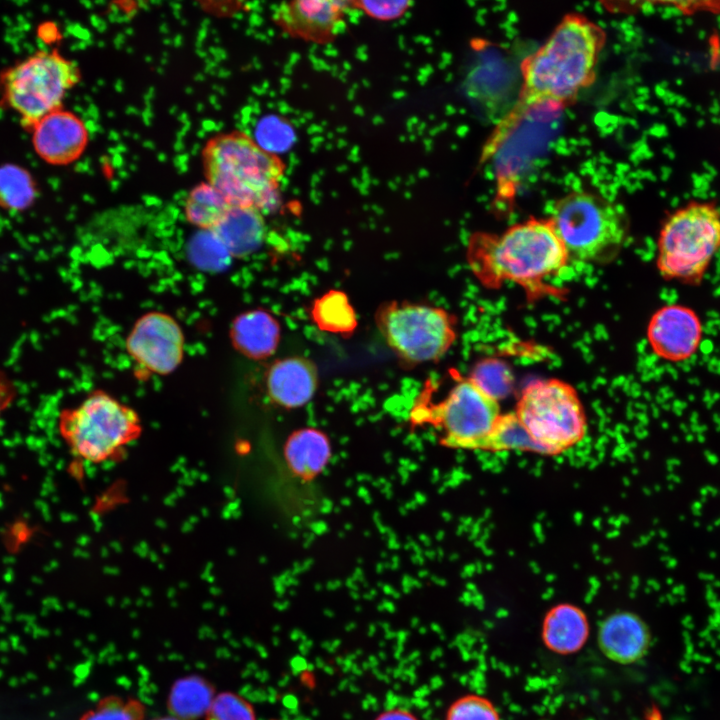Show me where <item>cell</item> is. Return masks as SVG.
<instances>
[{
  "mask_svg": "<svg viewBox=\"0 0 720 720\" xmlns=\"http://www.w3.org/2000/svg\"><path fill=\"white\" fill-rule=\"evenodd\" d=\"M207 182L231 207H254L262 213L278 202L284 165L242 132L210 139L202 152Z\"/></svg>",
  "mask_w": 720,
  "mask_h": 720,
  "instance_id": "3957f363",
  "label": "cell"
},
{
  "mask_svg": "<svg viewBox=\"0 0 720 720\" xmlns=\"http://www.w3.org/2000/svg\"><path fill=\"white\" fill-rule=\"evenodd\" d=\"M368 16L378 20H393L401 17L410 6L408 1H359L354 3Z\"/></svg>",
  "mask_w": 720,
  "mask_h": 720,
  "instance_id": "f546056e",
  "label": "cell"
},
{
  "mask_svg": "<svg viewBox=\"0 0 720 720\" xmlns=\"http://www.w3.org/2000/svg\"><path fill=\"white\" fill-rule=\"evenodd\" d=\"M318 385L316 366L299 356L275 361L266 373V390L275 404L284 408H298L314 396Z\"/></svg>",
  "mask_w": 720,
  "mask_h": 720,
  "instance_id": "2e32d148",
  "label": "cell"
},
{
  "mask_svg": "<svg viewBox=\"0 0 720 720\" xmlns=\"http://www.w3.org/2000/svg\"><path fill=\"white\" fill-rule=\"evenodd\" d=\"M467 258L472 272L488 288L514 282L529 292L557 275L570 259L549 219L530 218L501 234L472 236Z\"/></svg>",
  "mask_w": 720,
  "mask_h": 720,
  "instance_id": "7a4b0ae2",
  "label": "cell"
},
{
  "mask_svg": "<svg viewBox=\"0 0 720 720\" xmlns=\"http://www.w3.org/2000/svg\"><path fill=\"white\" fill-rule=\"evenodd\" d=\"M605 30L579 13L565 15L546 41L520 65L522 84L512 110L497 125L488 145L493 152L529 112L573 103L596 78Z\"/></svg>",
  "mask_w": 720,
  "mask_h": 720,
  "instance_id": "6da1fadb",
  "label": "cell"
},
{
  "mask_svg": "<svg viewBox=\"0 0 720 720\" xmlns=\"http://www.w3.org/2000/svg\"><path fill=\"white\" fill-rule=\"evenodd\" d=\"M515 414L539 453H560L586 433V416L578 393L561 379L529 383L521 392Z\"/></svg>",
  "mask_w": 720,
  "mask_h": 720,
  "instance_id": "8992f818",
  "label": "cell"
},
{
  "mask_svg": "<svg viewBox=\"0 0 720 720\" xmlns=\"http://www.w3.org/2000/svg\"><path fill=\"white\" fill-rule=\"evenodd\" d=\"M312 318L318 327L334 333H349L357 325L355 312L347 296L331 290L315 300Z\"/></svg>",
  "mask_w": 720,
  "mask_h": 720,
  "instance_id": "7402d4cb",
  "label": "cell"
},
{
  "mask_svg": "<svg viewBox=\"0 0 720 720\" xmlns=\"http://www.w3.org/2000/svg\"><path fill=\"white\" fill-rule=\"evenodd\" d=\"M468 378L498 402L509 395L513 386L510 368L503 361L497 359L480 361Z\"/></svg>",
  "mask_w": 720,
  "mask_h": 720,
  "instance_id": "cb8c5ba5",
  "label": "cell"
},
{
  "mask_svg": "<svg viewBox=\"0 0 720 720\" xmlns=\"http://www.w3.org/2000/svg\"><path fill=\"white\" fill-rule=\"evenodd\" d=\"M284 457L296 476L311 479L324 469L329 460V440L323 432L313 428L298 430L286 441Z\"/></svg>",
  "mask_w": 720,
  "mask_h": 720,
  "instance_id": "ffe728a7",
  "label": "cell"
},
{
  "mask_svg": "<svg viewBox=\"0 0 720 720\" xmlns=\"http://www.w3.org/2000/svg\"><path fill=\"white\" fill-rule=\"evenodd\" d=\"M720 248V212L691 203L665 221L658 239L657 268L666 278L697 280Z\"/></svg>",
  "mask_w": 720,
  "mask_h": 720,
  "instance_id": "ba28073f",
  "label": "cell"
},
{
  "mask_svg": "<svg viewBox=\"0 0 720 720\" xmlns=\"http://www.w3.org/2000/svg\"><path fill=\"white\" fill-rule=\"evenodd\" d=\"M36 196L35 184L29 173L16 166L0 168V207L20 212L29 208Z\"/></svg>",
  "mask_w": 720,
  "mask_h": 720,
  "instance_id": "603a6c76",
  "label": "cell"
},
{
  "mask_svg": "<svg viewBox=\"0 0 720 720\" xmlns=\"http://www.w3.org/2000/svg\"><path fill=\"white\" fill-rule=\"evenodd\" d=\"M487 449L525 450L539 453L537 445L515 412L501 414L490 436Z\"/></svg>",
  "mask_w": 720,
  "mask_h": 720,
  "instance_id": "d4e9b609",
  "label": "cell"
},
{
  "mask_svg": "<svg viewBox=\"0 0 720 720\" xmlns=\"http://www.w3.org/2000/svg\"><path fill=\"white\" fill-rule=\"evenodd\" d=\"M82 720H132V716L124 706L113 704L90 712Z\"/></svg>",
  "mask_w": 720,
  "mask_h": 720,
  "instance_id": "4dcf8cb0",
  "label": "cell"
},
{
  "mask_svg": "<svg viewBox=\"0 0 720 720\" xmlns=\"http://www.w3.org/2000/svg\"><path fill=\"white\" fill-rule=\"evenodd\" d=\"M702 327L696 313L681 305H668L656 311L647 328L653 352L668 361L689 358L697 349Z\"/></svg>",
  "mask_w": 720,
  "mask_h": 720,
  "instance_id": "7c38bea8",
  "label": "cell"
},
{
  "mask_svg": "<svg viewBox=\"0 0 720 720\" xmlns=\"http://www.w3.org/2000/svg\"><path fill=\"white\" fill-rule=\"evenodd\" d=\"M647 624L636 614L616 612L606 617L597 632L600 651L618 664H632L642 659L650 647Z\"/></svg>",
  "mask_w": 720,
  "mask_h": 720,
  "instance_id": "9a60e30c",
  "label": "cell"
},
{
  "mask_svg": "<svg viewBox=\"0 0 720 720\" xmlns=\"http://www.w3.org/2000/svg\"><path fill=\"white\" fill-rule=\"evenodd\" d=\"M647 720H664L660 711L656 707H652L647 712Z\"/></svg>",
  "mask_w": 720,
  "mask_h": 720,
  "instance_id": "836d02e7",
  "label": "cell"
},
{
  "mask_svg": "<svg viewBox=\"0 0 720 720\" xmlns=\"http://www.w3.org/2000/svg\"><path fill=\"white\" fill-rule=\"evenodd\" d=\"M231 208L225 197L211 184L195 186L184 204L186 220L200 231H212Z\"/></svg>",
  "mask_w": 720,
  "mask_h": 720,
  "instance_id": "44dd1931",
  "label": "cell"
},
{
  "mask_svg": "<svg viewBox=\"0 0 720 720\" xmlns=\"http://www.w3.org/2000/svg\"><path fill=\"white\" fill-rule=\"evenodd\" d=\"M259 145L265 151L274 154L290 147L294 140L292 127L276 116L263 118L257 127ZM275 155V154H274Z\"/></svg>",
  "mask_w": 720,
  "mask_h": 720,
  "instance_id": "83f0119b",
  "label": "cell"
},
{
  "mask_svg": "<svg viewBox=\"0 0 720 720\" xmlns=\"http://www.w3.org/2000/svg\"><path fill=\"white\" fill-rule=\"evenodd\" d=\"M125 348L139 370L166 376L183 361L185 336L173 316L162 311H150L135 321L126 337Z\"/></svg>",
  "mask_w": 720,
  "mask_h": 720,
  "instance_id": "8fae6325",
  "label": "cell"
},
{
  "mask_svg": "<svg viewBox=\"0 0 720 720\" xmlns=\"http://www.w3.org/2000/svg\"><path fill=\"white\" fill-rule=\"evenodd\" d=\"M58 430L75 456L99 464L119 458L141 435L142 425L132 407L104 390H94L60 412Z\"/></svg>",
  "mask_w": 720,
  "mask_h": 720,
  "instance_id": "5b68a950",
  "label": "cell"
},
{
  "mask_svg": "<svg viewBox=\"0 0 720 720\" xmlns=\"http://www.w3.org/2000/svg\"><path fill=\"white\" fill-rule=\"evenodd\" d=\"M208 720H255L250 706L236 696L219 697L213 704Z\"/></svg>",
  "mask_w": 720,
  "mask_h": 720,
  "instance_id": "f1b7e54d",
  "label": "cell"
},
{
  "mask_svg": "<svg viewBox=\"0 0 720 720\" xmlns=\"http://www.w3.org/2000/svg\"><path fill=\"white\" fill-rule=\"evenodd\" d=\"M17 390L12 379L0 369V425L4 411L15 399Z\"/></svg>",
  "mask_w": 720,
  "mask_h": 720,
  "instance_id": "1f68e13d",
  "label": "cell"
},
{
  "mask_svg": "<svg viewBox=\"0 0 720 720\" xmlns=\"http://www.w3.org/2000/svg\"><path fill=\"white\" fill-rule=\"evenodd\" d=\"M31 129L36 153L52 165L74 162L88 144V131L84 122L62 108L41 118Z\"/></svg>",
  "mask_w": 720,
  "mask_h": 720,
  "instance_id": "4fadbf2b",
  "label": "cell"
},
{
  "mask_svg": "<svg viewBox=\"0 0 720 720\" xmlns=\"http://www.w3.org/2000/svg\"><path fill=\"white\" fill-rule=\"evenodd\" d=\"M349 4L323 0L283 2L274 10L273 20L293 37L323 42L332 38Z\"/></svg>",
  "mask_w": 720,
  "mask_h": 720,
  "instance_id": "5bb4252c",
  "label": "cell"
},
{
  "mask_svg": "<svg viewBox=\"0 0 720 720\" xmlns=\"http://www.w3.org/2000/svg\"><path fill=\"white\" fill-rule=\"evenodd\" d=\"M280 324L268 311L253 309L240 313L231 322L229 338L232 347L252 360L270 357L280 341Z\"/></svg>",
  "mask_w": 720,
  "mask_h": 720,
  "instance_id": "e0dca14e",
  "label": "cell"
},
{
  "mask_svg": "<svg viewBox=\"0 0 720 720\" xmlns=\"http://www.w3.org/2000/svg\"><path fill=\"white\" fill-rule=\"evenodd\" d=\"M80 78L74 61L55 50L37 51L3 74L2 92L23 126L32 128L41 118L62 108L67 92Z\"/></svg>",
  "mask_w": 720,
  "mask_h": 720,
  "instance_id": "52a82bcc",
  "label": "cell"
},
{
  "mask_svg": "<svg viewBox=\"0 0 720 720\" xmlns=\"http://www.w3.org/2000/svg\"><path fill=\"white\" fill-rule=\"evenodd\" d=\"M230 257H245L255 252L265 236L262 212L254 207H231L212 230Z\"/></svg>",
  "mask_w": 720,
  "mask_h": 720,
  "instance_id": "d6986e66",
  "label": "cell"
},
{
  "mask_svg": "<svg viewBox=\"0 0 720 720\" xmlns=\"http://www.w3.org/2000/svg\"><path fill=\"white\" fill-rule=\"evenodd\" d=\"M376 322L392 350L409 363L440 359L457 337L455 319L440 307L392 302L378 310Z\"/></svg>",
  "mask_w": 720,
  "mask_h": 720,
  "instance_id": "9c48e42d",
  "label": "cell"
},
{
  "mask_svg": "<svg viewBox=\"0 0 720 720\" xmlns=\"http://www.w3.org/2000/svg\"><path fill=\"white\" fill-rule=\"evenodd\" d=\"M541 635L544 645L556 654L569 655L578 652L589 636L587 616L575 605H556L546 613Z\"/></svg>",
  "mask_w": 720,
  "mask_h": 720,
  "instance_id": "ac0fdd59",
  "label": "cell"
},
{
  "mask_svg": "<svg viewBox=\"0 0 720 720\" xmlns=\"http://www.w3.org/2000/svg\"><path fill=\"white\" fill-rule=\"evenodd\" d=\"M548 219L569 258L586 263L613 260L628 234L623 208L592 191L576 190L560 197Z\"/></svg>",
  "mask_w": 720,
  "mask_h": 720,
  "instance_id": "277c9868",
  "label": "cell"
},
{
  "mask_svg": "<svg viewBox=\"0 0 720 720\" xmlns=\"http://www.w3.org/2000/svg\"><path fill=\"white\" fill-rule=\"evenodd\" d=\"M500 416L499 402L466 378L455 383L439 403L415 409L413 417L439 427L449 447L487 449Z\"/></svg>",
  "mask_w": 720,
  "mask_h": 720,
  "instance_id": "30bf717a",
  "label": "cell"
},
{
  "mask_svg": "<svg viewBox=\"0 0 720 720\" xmlns=\"http://www.w3.org/2000/svg\"><path fill=\"white\" fill-rule=\"evenodd\" d=\"M376 720H418L413 714L405 710H390L382 713Z\"/></svg>",
  "mask_w": 720,
  "mask_h": 720,
  "instance_id": "d6a6232c",
  "label": "cell"
},
{
  "mask_svg": "<svg viewBox=\"0 0 720 720\" xmlns=\"http://www.w3.org/2000/svg\"><path fill=\"white\" fill-rule=\"evenodd\" d=\"M199 236L193 239L191 245V257L199 267L216 269L223 267L229 253L213 231H201Z\"/></svg>",
  "mask_w": 720,
  "mask_h": 720,
  "instance_id": "484cf974",
  "label": "cell"
},
{
  "mask_svg": "<svg viewBox=\"0 0 720 720\" xmlns=\"http://www.w3.org/2000/svg\"><path fill=\"white\" fill-rule=\"evenodd\" d=\"M446 720H500L494 704L480 695H466L448 709Z\"/></svg>",
  "mask_w": 720,
  "mask_h": 720,
  "instance_id": "4316f807",
  "label": "cell"
}]
</instances>
